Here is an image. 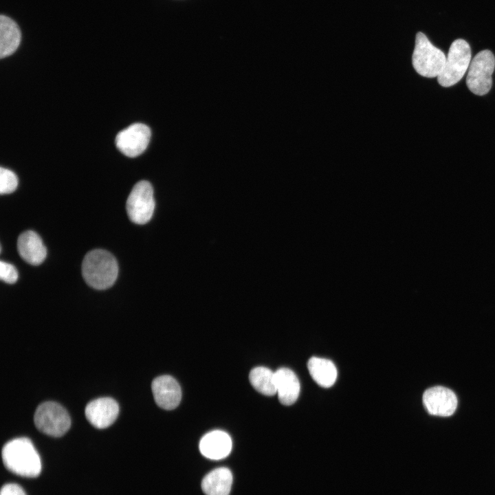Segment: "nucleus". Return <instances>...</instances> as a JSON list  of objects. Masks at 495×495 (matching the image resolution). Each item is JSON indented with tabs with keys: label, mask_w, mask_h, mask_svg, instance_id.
Returning <instances> with one entry per match:
<instances>
[{
	"label": "nucleus",
	"mask_w": 495,
	"mask_h": 495,
	"mask_svg": "<svg viewBox=\"0 0 495 495\" xmlns=\"http://www.w3.org/2000/svg\"><path fill=\"white\" fill-rule=\"evenodd\" d=\"M307 367L311 377L319 386L329 388L335 383L337 369L331 360L312 357L308 361Z\"/></svg>",
	"instance_id": "obj_17"
},
{
	"label": "nucleus",
	"mask_w": 495,
	"mask_h": 495,
	"mask_svg": "<svg viewBox=\"0 0 495 495\" xmlns=\"http://www.w3.org/2000/svg\"><path fill=\"white\" fill-rule=\"evenodd\" d=\"M151 133L150 128L142 123H134L120 131L116 137L118 150L129 157L142 154L147 148Z\"/></svg>",
	"instance_id": "obj_8"
},
{
	"label": "nucleus",
	"mask_w": 495,
	"mask_h": 495,
	"mask_svg": "<svg viewBox=\"0 0 495 495\" xmlns=\"http://www.w3.org/2000/svg\"><path fill=\"white\" fill-rule=\"evenodd\" d=\"M457 403L455 393L441 386L431 387L423 395V404L427 411L432 415L451 416L456 409Z\"/></svg>",
	"instance_id": "obj_9"
},
{
	"label": "nucleus",
	"mask_w": 495,
	"mask_h": 495,
	"mask_svg": "<svg viewBox=\"0 0 495 495\" xmlns=\"http://www.w3.org/2000/svg\"><path fill=\"white\" fill-rule=\"evenodd\" d=\"M249 380L252 387L258 393L272 396L276 393L275 372L264 366H258L251 370Z\"/></svg>",
	"instance_id": "obj_18"
},
{
	"label": "nucleus",
	"mask_w": 495,
	"mask_h": 495,
	"mask_svg": "<svg viewBox=\"0 0 495 495\" xmlns=\"http://www.w3.org/2000/svg\"><path fill=\"white\" fill-rule=\"evenodd\" d=\"M34 421L38 430L54 437L65 434L71 426L67 410L54 402H46L39 405L35 411Z\"/></svg>",
	"instance_id": "obj_5"
},
{
	"label": "nucleus",
	"mask_w": 495,
	"mask_h": 495,
	"mask_svg": "<svg viewBox=\"0 0 495 495\" xmlns=\"http://www.w3.org/2000/svg\"><path fill=\"white\" fill-rule=\"evenodd\" d=\"M85 413L87 421L95 428L103 429L110 426L119 413L117 402L111 397H100L90 402Z\"/></svg>",
	"instance_id": "obj_10"
},
{
	"label": "nucleus",
	"mask_w": 495,
	"mask_h": 495,
	"mask_svg": "<svg viewBox=\"0 0 495 495\" xmlns=\"http://www.w3.org/2000/svg\"><path fill=\"white\" fill-rule=\"evenodd\" d=\"M471 48L463 39H456L451 44L445 65L437 77L439 84L444 87L457 83L468 71L472 60Z\"/></svg>",
	"instance_id": "obj_4"
},
{
	"label": "nucleus",
	"mask_w": 495,
	"mask_h": 495,
	"mask_svg": "<svg viewBox=\"0 0 495 495\" xmlns=\"http://www.w3.org/2000/svg\"><path fill=\"white\" fill-rule=\"evenodd\" d=\"M155 209L153 189L147 181H140L132 188L126 203L129 219L134 223L143 225L153 217Z\"/></svg>",
	"instance_id": "obj_7"
},
{
	"label": "nucleus",
	"mask_w": 495,
	"mask_h": 495,
	"mask_svg": "<svg viewBox=\"0 0 495 495\" xmlns=\"http://www.w3.org/2000/svg\"><path fill=\"white\" fill-rule=\"evenodd\" d=\"M232 483L231 471L226 468H219L206 475L201 488L206 495H229Z\"/></svg>",
	"instance_id": "obj_15"
},
{
	"label": "nucleus",
	"mask_w": 495,
	"mask_h": 495,
	"mask_svg": "<svg viewBox=\"0 0 495 495\" xmlns=\"http://www.w3.org/2000/svg\"><path fill=\"white\" fill-rule=\"evenodd\" d=\"M0 495H25V494L17 484L8 483L3 486Z\"/></svg>",
	"instance_id": "obj_21"
},
{
	"label": "nucleus",
	"mask_w": 495,
	"mask_h": 495,
	"mask_svg": "<svg viewBox=\"0 0 495 495\" xmlns=\"http://www.w3.org/2000/svg\"><path fill=\"white\" fill-rule=\"evenodd\" d=\"M154 399L160 408L173 410L179 405L182 391L178 382L170 375H162L153 380L151 385Z\"/></svg>",
	"instance_id": "obj_11"
},
{
	"label": "nucleus",
	"mask_w": 495,
	"mask_h": 495,
	"mask_svg": "<svg viewBox=\"0 0 495 495\" xmlns=\"http://www.w3.org/2000/svg\"><path fill=\"white\" fill-rule=\"evenodd\" d=\"M18 179L16 174L10 170L0 168V192L1 195L14 192L17 188Z\"/></svg>",
	"instance_id": "obj_19"
},
{
	"label": "nucleus",
	"mask_w": 495,
	"mask_h": 495,
	"mask_svg": "<svg viewBox=\"0 0 495 495\" xmlns=\"http://www.w3.org/2000/svg\"><path fill=\"white\" fill-rule=\"evenodd\" d=\"M1 454L6 468L17 475L33 478L41 473L40 456L32 441L26 437L7 442Z\"/></svg>",
	"instance_id": "obj_1"
},
{
	"label": "nucleus",
	"mask_w": 495,
	"mask_h": 495,
	"mask_svg": "<svg viewBox=\"0 0 495 495\" xmlns=\"http://www.w3.org/2000/svg\"><path fill=\"white\" fill-rule=\"evenodd\" d=\"M446 60L443 52L434 46L424 33H417L412 63L419 75L427 78L438 77Z\"/></svg>",
	"instance_id": "obj_3"
},
{
	"label": "nucleus",
	"mask_w": 495,
	"mask_h": 495,
	"mask_svg": "<svg viewBox=\"0 0 495 495\" xmlns=\"http://www.w3.org/2000/svg\"><path fill=\"white\" fill-rule=\"evenodd\" d=\"M495 68L493 53L484 50L479 52L471 60L466 85L474 94L483 96L489 92L492 85V75Z\"/></svg>",
	"instance_id": "obj_6"
},
{
	"label": "nucleus",
	"mask_w": 495,
	"mask_h": 495,
	"mask_svg": "<svg viewBox=\"0 0 495 495\" xmlns=\"http://www.w3.org/2000/svg\"><path fill=\"white\" fill-rule=\"evenodd\" d=\"M232 449L230 436L221 430L208 432L201 439L199 450L201 454L210 459L219 460L227 456Z\"/></svg>",
	"instance_id": "obj_13"
},
{
	"label": "nucleus",
	"mask_w": 495,
	"mask_h": 495,
	"mask_svg": "<svg viewBox=\"0 0 495 495\" xmlns=\"http://www.w3.org/2000/svg\"><path fill=\"white\" fill-rule=\"evenodd\" d=\"M276 393L280 404H293L300 393V382L296 374L287 368H280L275 372Z\"/></svg>",
	"instance_id": "obj_14"
},
{
	"label": "nucleus",
	"mask_w": 495,
	"mask_h": 495,
	"mask_svg": "<svg viewBox=\"0 0 495 495\" xmlns=\"http://www.w3.org/2000/svg\"><path fill=\"white\" fill-rule=\"evenodd\" d=\"M21 31L18 25L8 16H0V57L12 54L21 42Z\"/></svg>",
	"instance_id": "obj_16"
},
{
	"label": "nucleus",
	"mask_w": 495,
	"mask_h": 495,
	"mask_svg": "<svg viewBox=\"0 0 495 495\" xmlns=\"http://www.w3.org/2000/svg\"><path fill=\"white\" fill-rule=\"evenodd\" d=\"M21 257L32 265L41 264L46 258L47 250L39 235L32 230L21 233L17 240Z\"/></svg>",
	"instance_id": "obj_12"
},
{
	"label": "nucleus",
	"mask_w": 495,
	"mask_h": 495,
	"mask_svg": "<svg viewBox=\"0 0 495 495\" xmlns=\"http://www.w3.org/2000/svg\"><path fill=\"white\" fill-rule=\"evenodd\" d=\"M82 274L85 282L96 289L111 287L117 279L118 265L116 258L109 252L96 249L85 256Z\"/></svg>",
	"instance_id": "obj_2"
},
{
	"label": "nucleus",
	"mask_w": 495,
	"mask_h": 495,
	"mask_svg": "<svg viewBox=\"0 0 495 495\" xmlns=\"http://www.w3.org/2000/svg\"><path fill=\"white\" fill-rule=\"evenodd\" d=\"M0 278L6 283H14L18 278V272L15 267L8 263L1 261Z\"/></svg>",
	"instance_id": "obj_20"
}]
</instances>
